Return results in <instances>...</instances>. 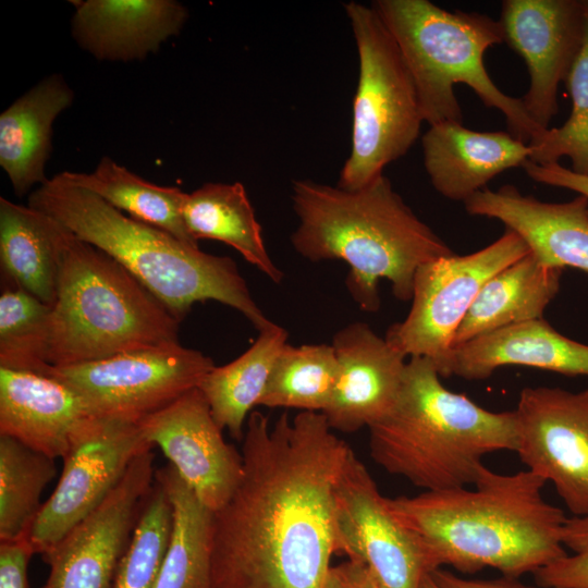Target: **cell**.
Here are the masks:
<instances>
[{"instance_id":"1f68e13d","label":"cell","mask_w":588,"mask_h":588,"mask_svg":"<svg viewBox=\"0 0 588 588\" xmlns=\"http://www.w3.org/2000/svg\"><path fill=\"white\" fill-rule=\"evenodd\" d=\"M0 367L47 375L51 306L2 282Z\"/></svg>"},{"instance_id":"603a6c76","label":"cell","mask_w":588,"mask_h":588,"mask_svg":"<svg viewBox=\"0 0 588 588\" xmlns=\"http://www.w3.org/2000/svg\"><path fill=\"white\" fill-rule=\"evenodd\" d=\"M73 99L63 76L52 74L0 114V166L17 196L48 180L45 167L51 151L52 125Z\"/></svg>"},{"instance_id":"f1b7e54d","label":"cell","mask_w":588,"mask_h":588,"mask_svg":"<svg viewBox=\"0 0 588 588\" xmlns=\"http://www.w3.org/2000/svg\"><path fill=\"white\" fill-rule=\"evenodd\" d=\"M58 174L128 217L163 230L186 245L199 247L183 217L187 194L179 187L147 182L110 157H102L90 173L63 171Z\"/></svg>"},{"instance_id":"2e32d148","label":"cell","mask_w":588,"mask_h":588,"mask_svg":"<svg viewBox=\"0 0 588 588\" xmlns=\"http://www.w3.org/2000/svg\"><path fill=\"white\" fill-rule=\"evenodd\" d=\"M138 424L208 510L217 512L230 500L243 476V456L223 439L198 388Z\"/></svg>"},{"instance_id":"4316f807","label":"cell","mask_w":588,"mask_h":588,"mask_svg":"<svg viewBox=\"0 0 588 588\" xmlns=\"http://www.w3.org/2000/svg\"><path fill=\"white\" fill-rule=\"evenodd\" d=\"M253 345L224 366H215L198 389L218 426L234 439L244 437V425L266 388L273 363L286 344V330L271 322L258 331Z\"/></svg>"},{"instance_id":"9a60e30c","label":"cell","mask_w":588,"mask_h":588,"mask_svg":"<svg viewBox=\"0 0 588 588\" xmlns=\"http://www.w3.org/2000/svg\"><path fill=\"white\" fill-rule=\"evenodd\" d=\"M584 0H504L500 24L506 42L525 61L529 87L522 98L542 128L559 111V86L584 39Z\"/></svg>"},{"instance_id":"7c38bea8","label":"cell","mask_w":588,"mask_h":588,"mask_svg":"<svg viewBox=\"0 0 588 588\" xmlns=\"http://www.w3.org/2000/svg\"><path fill=\"white\" fill-rule=\"evenodd\" d=\"M334 500L335 554L360 564L377 588H419L431 573L424 547L392 512L353 450Z\"/></svg>"},{"instance_id":"3957f363","label":"cell","mask_w":588,"mask_h":588,"mask_svg":"<svg viewBox=\"0 0 588 588\" xmlns=\"http://www.w3.org/2000/svg\"><path fill=\"white\" fill-rule=\"evenodd\" d=\"M291 199L298 219L293 248L314 262H346V287L364 311L380 308L379 280H388L400 301H411L417 269L454 254L384 174L354 191L295 180Z\"/></svg>"},{"instance_id":"f546056e","label":"cell","mask_w":588,"mask_h":588,"mask_svg":"<svg viewBox=\"0 0 588 588\" xmlns=\"http://www.w3.org/2000/svg\"><path fill=\"white\" fill-rule=\"evenodd\" d=\"M339 363L332 344H285L258 402L270 408L323 413L332 399Z\"/></svg>"},{"instance_id":"ba28073f","label":"cell","mask_w":588,"mask_h":588,"mask_svg":"<svg viewBox=\"0 0 588 588\" xmlns=\"http://www.w3.org/2000/svg\"><path fill=\"white\" fill-rule=\"evenodd\" d=\"M358 56V82L353 99L351 151L338 186L358 189L403 157L424 122L409 70L382 20L370 5L344 4Z\"/></svg>"},{"instance_id":"e0dca14e","label":"cell","mask_w":588,"mask_h":588,"mask_svg":"<svg viewBox=\"0 0 588 588\" xmlns=\"http://www.w3.org/2000/svg\"><path fill=\"white\" fill-rule=\"evenodd\" d=\"M339 375L322 413L332 430L354 432L384 417L401 390L405 355L367 323L352 322L333 336Z\"/></svg>"},{"instance_id":"5bb4252c","label":"cell","mask_w":588,"mask_h":588,"mask_svg":"<svg viewBox=\"0 0 588 588\" xmlns=\"http://www.w3.org/2000/svg\"><path fill=\"white\" fill-rule=\"evenodd\" d=\"M151 450L137 456L107 499L42 556V588H111L139 514L152 489Z\"/></svg>"},{"instance_id":"74e56055","label":"cell","mask_w":588,"mask_h":588,"mask_svg":"<svg viewBox=\"0 0 588 588\" xmlns=\"http://www.w3.org/2000/svg\"><path fill=\"white\" fill-rule=\"evenodd\" d=\"M431 575L441 588H552L528 586L518 578L506 576L495 579H467L440 568L431 572Z\"/></svg>"},{"instance_id":"ab89813d","label":"cell","mask_w":588,"mask_h":588,"mask_svg":"<svg viewBox=\"0 0 588 588\" xmlns=\"http://www.w3.org/2000/svg\"><path fill=\"white\" fill-rule=\"evenodd\" d=\"M419 588H441V587L433 579L431 573H429L424 577Z\"/></svg>"},{"instance_id":"ffe728a7","label":"cell","mask_w":588,"mask_h":588,"mask_svg":"<svg viewBox=\"0 0 588 588\" xmlns=\"http://www.w3.org/2000/svg\"><path fill=\"white\" fill-rule=\"evenodd\" d=\"M96 413L68 384L47 375L0 367V434L54 460L63 458L83 422Z\"/></svg>"},{"instance_id":"44dd1931","label":"cell","mask_w":588,"mask_h":588,"mask_svg":"<svg viewBox=\"0 0 588 588\" xmlns=\"http://www.w3.org/2000/svg\"><path fill=\"white\" fill-rule=\"evenodd\" d=\"M74 40L98 60H140L180 33L187 9L173 0L71 1Z\"/></svg>"},{"instance_id":"277c9868","label":"cell","mask_w":588,"mask_h":588,"mask_svg":"<svg viewBox=\"0 0 588 588\" xmlns=\"http://www.w3.org/2000/svg\"><path fill=\"white\" fill-rule=\"evenodd\" d=\"M27 206L112 257L180 321L194 304L212 299L243 314L258 331L272 322L256 304L232 258L186 245L59 174L34 189Z\"/></svg>"},{"instance_id":"ac0fdd59","label":"cell","mask_w":588,"mask_h":588,"mask_svg":"<svg viewBox=\"0 0 588 588\" xmlns=\"http://www.w3.org/2000/svg\"><path fill=\"white\" fill-rule=\"evenodd\" d=\"M464 205L469 215L497 219L516 232L543 266L588 272L587 197L544 203L523 195L513 185H503L498 191L486 187Z\"/></svg>"},{"instance_id":"e575fe53","label":"cell","mask_w":588,"mask_h":588,"mask_svg":"<svg viewBox=\"0 0 588 588\" xmlns=\"http://www.w3.org/2000/svg\"><path fill=\"white\" fill-rule=\"evenodd\" d=\"M562 542L571 553L534 573L538 586L588 588V515L567 517Z\"/></svg>"},{"instance_id":"d590c367","label":"cell","mask_w":588,"mask_h":588,"mask_svg":"<svg viewBox=\"0 0 588 588\" xmlns=\"http://www.w3.org/2000/svg\"><path fill=\"white\" fill-rule=\"evenodd\" d=\"M33 554L27 538L0 541V588H28L27 566Z\"/></svg>"},{"instance_id":"9c48e42d","label":"cell","mask_w":588,"mask_h":588,"mask_svg":"<svg viewBox=\"0 0 588 588\" xmlns=\"http://www.w3.org/2000/svg\"><path fill=\"white\" fill-rule=\"evenodd\" d=\"M529 253L526 242L505 228L480 250L424 264L414 277L409 313L388 329L385 340L405 356L434 363L452 347L456 329L482 285Z\"/></svg>"},{"instance_id":"8d00e7d4","label":"cell","mask_w":588,"mask_h":588,"mask_svg":"<svg viewBox=\"0 0 588 588\" xmlns=\"http://www.w3.org/2000/svg\"><path fill=\"white\" fill-rule=\"evenodd\" d=\"M522 168L536 182L571 189L588 198V175L578 174L559 162L538 164L527 160Z\"/></svg>"},{"instance_id":"cb8c5ba5","label":"cell","mask_w":588,"mask_h":588,"mask_svg":"<svg viewBox=\"0 0 588 588\" xmlns=\"http://www.w3.org/2000/svg\"><path fill=\"white\" fill-rule=\"evenodd\" d=\"M563 269L547 267L529 253L492 275L458 324L452 346L506 326L543 318L560 289Z\"/></svg>"},{"instance_id":"83f0119b","label":"cell","mask_w":588,"mask_h":588,"mask_svg":"<svg viewBox=\"0 0 588 588\" xmlns=\"http://www.w3.org/2000/svg\"><path fill=\"white\" fill-rule=\"evenodd\" d=\"M0 264L2 282L53 306L58 259L45 213L0 197Z\"/></svg>"},{"instance_id":"484cf974","label":"cell","mask_w":588,"mask_h":588,"mask_svg":"<svg viewBox=\"0 0 588 588\" xmlns=\"http://www.w3.org/2000/svg\"><path fill=\"white\" fill-rule=\"evenodd\" d=\"M155 480L172 505L169 544L155 588H211V526L208 510L172 465L156 470Z\"/></svg>"},{"instance_id":"d6a6232c","label":"cell","mask_w":588,"mask_h":588,"mask_svg":"<svg viewBox=\"0 0 588 588\" xmlns=\"http://www.w3.org/2000/svg\"><path fill=\"white\" fill-rule=\"evenodd\" d=\"M584 9L583 45L565 79L572 101L569 117L562 126L548 128L539 140L529 144L528 160L548 164L568 157L572 171L588 175V0H584Z\"/></svg>"},{"instance_id":"f35d334b","label":"cell","mask_w":588,"mask_h":588,"mask_svg":"<svg viewBox=\"0 0 588 588\" xmlns=\"http://www.w3.org/2000/svg\"><path fill=\"white\" fill-rule=\"evenodd\" d=\"M323 588H377L366 569L358 563L347 560L332 565Z\"/></svg>"},{"instance_id":"8fae6325","label":"cell","mask_w":588,"mask_h":588,"mask_svg":"<svg viewBox=\"0 0 588 588\" xmlns=\"http://www.w3.org/2000/svg\"><path fill=\"white\" fill-rule=\"evenodd\" d=\"M213 367L209 356L175 343L50 366L47 376L76 391L98 415L139 420L198 388Z\"/></svg>"},{"instance_id":"8992f818","label":"cell","mask_w":588,"mask_h":588,"mask_svg":"<svg viewBox=\"0 0 588 588\" xmlns=\"http://www.w3.org/2000/svg\"><path fill=\"white\" fill-rule=\"evenodd\" d=\"M47 217L58 259L50 366L180 343V320L154 294L108 254Z\"/></svg>"},{"instance_id":"52a82bcc","label":"cell","mask_w":588,"mask_h":588,"mask_svg":"<svg viewBox=\"0 0 588 588\" xmlns=\"http://www.w3.org/2000/svg\"><path fill=\"white\" fill-rule=\"evenodd\" d=\"M371 7L401 51L429 126L463 123L454 86L465 84L487 108L504 115L514 137L531 144L543 136L548 128L528 115L522 99L504 94L486 70L485 52L504 42L499 21L477 12L448 11L428 0H376Z\"/></svg>"},{"instance_id":"30bf717a","label":"cell","mask_w":588,"mask_h":588,"mask_svg":"<svg viewBox=\"0 0 588 588\" xmlns=\"http://www.w3.org/2000/svg\"><path fill=\"white\" fill-rule=\"evenodd\" d=\"M151 448L138 420L98 414L87 418L62 458L57 487L29 530L27 539L34 553L44 555L93 513L132 462Z\"/></svg>"},{"instance_id":"836d02e7","label":"cell","mask_w":588,"mask_h":588,"mask_svg":"<svg viewBox=\"0 0 588 588\" xmlns=\"http://www.w3.org/2000/svg\"><path fill=\"white\" fill-rule=\"evenodd\" d=\"M172 522L170 500L156 481L120 561L112 588H155L169 544Z\"/></svg>"},{"instance_id":"5b68a950","label":"cell","mask_w":588,"mask_h":588,"mask_svg":"<svg viewBox=\"0 0 588 588\" xmlns=\"http://www.w3.org/2000/svg\"><path fill=\"white\" fill-rule=\"evenodd\" d=\"M368 429L375 463L425 491L474 485L487 454L517 444L514 411L491 412L446 389L427 357H411L393 407Z\"/></svg>"},{"instance_id":"7402d4cb","label":"cell","mask_w":588,"mask_h":588,"mask_svg":"<svg viewBox=\"0 0 588 588\" xmlns=\"http://www.w3.org/2000/svg\"><path fill=\"white\" fill-rule=\"evenodd\" d=\"M421 146L433 188L464 203L498 174L523 167L531 154L529 144L509 132H477L455 121L430 125Z\"/></svg>"},{"instance_id":"4fadbf2b","label":"cell","mask_w":588,"mask_h":588,"mask_svg":"<svg viewBox=\"0 0 588 588\" xmlns=\"http://www.w3.org/2000/svg\"><path fill=\"white\" fill-rule=\"evenodd\" d=\"M514 414L520 462L553 485L573 516L588 515V387L524 388Z\"/></svg>"},{"instance_id":"7a4b0ae2","label":"cell","mask_w":588,"mask_h":588,"mask_svg":"<svg viewBox=\"0 0 588 588\" xmlns=\"http://www.w3.org/2000/svg\"><path fill=\"white\" fill-rule=\"evenodd\" d=\"M546 483L527 469L503 475L485 466L473 489L424 491L389 499V505L420 541L431 572L490 567L518 578L567 554V516L544 500Z\"/></svg>"},{"instance_id":"d6986e66","label":"cell","mask_w":588,"mask_h":588,"mask_svg":"<svg viewBox=\"0 0 588 588\" xmlns=\"http://www.w3.org/2000/svg\"><path fill=\"white\" fill-rule=\"evenodd\" d=\"M433 365L440 377L466 380L486 379L499 367L510 365L588 376V345L566 338L540 318L452 346Z\"/></svg>"},{"instance_id":"d4e9b609","label":"cell","mask_w":588,"mask_h":588,"mask_svg":"<svg viewBox=\"0 0 588 588\" xmlns=\"http://www.w3.org/2000/svg\"><path fill=\"white\" fill-rule=\"evenodd\" d=\"M183 217L195 241L223 242L272 282L282 281L284 274L268 254L261 225L242 183L201 185L186 195Z\"/></svg>"},{"instance_id":"4dcf8cb0","label":"cell","mask_w":588,"mask_h":588,"mask_svg":"<svg viewBox=\"0 0 588 588\" xmlns=\"http://www.w3.org/2000/svg\"><path fill=\"white\" fill-rule=\"evenodd\" d=\"M54 460L0 434V541L27 538L54 477Z\"/></svg>"},{"instance_id":"6da1fadb","label":"cell","mask_w":588,"mask_h":588,"mask_svg":"<svg viewBox=\"0 0 588 588\" xmlns=\"http://www.w3.org/2000/svg\"><path fill=\"white\" fill-rule=\"evenodd\" d=\"M352 449L324 415L253 411L243 476L212 513L211 588H323L335 554V489Z\"/></svg>"}]
</instances>
